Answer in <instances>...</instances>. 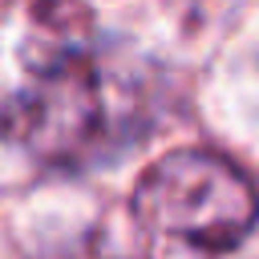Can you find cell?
Wrapping results in <instances>:
<instances>
[{
	"instance_id": "cell-2",
	"label": "cell",
	"mask_w": 259,
	"mask_h": 259,
	"mask_svg": "<svg viewBox=\"0 0 259 259\" xmlns=\"http://www.w3.org/2000/svg\"><path fill=\"white\" fill-rule=\"evenodd\" d=\"M146 259H259V194L223 158L178 150L134 194Z\"/></svg>"
},
{
	"instance_id": "cell-1",
	"label": "cell",
	"mask_w": 259,
	"mask_h": 259,
	"mask_svg": "<svg viewBox=\"0 0 259 259\" xmlns=\"http://www.w3.org/2000/svg\"><path fill=\"white\" fill-rule=\"evenodd\" d=\"M0 130L40 162H81L109 138L113 77L77 4L53 0L40 8L24 53V81L4 101Z\"/></svg>"
}]
</instances>
